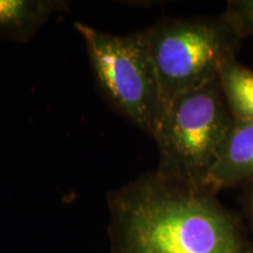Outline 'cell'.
I'll return each mask as SVG.
<instances>
[{
    "mask_svg": "<svg viewBox=\"0 0 253 253\" xmlns=\"http://www.w3.org/2000/svg\"><path fill=\"white\" fill-rule=\"evenodd\" d=\"M246 186H248V203H249L250 213H251V217L253 219V182L249 183Z\"/></svg>",
    "mask_w": 253,
    "mask_h": 253,
    "instance_id": "obj_9",
    "label": "cell"
},
{
    "mask_svg": "<svg viewBox=\"0 0 253 253\" xmlns=\"http://www.w3.org/2000/svg\"><path fill=\"white\" fill-rule=\"evenodd\" d=\"M233 122L219 79L175 97L153 138L155 172L167 181L205 191L208 175Z\"/></svg>",
    "mask_w": 253,
    "mask_h": 253,
    "instance_id": "obj_2",
    "label": "cell"
},
{
    "mask_svg": "<svg viewBox=\"0 0 253 253\" xmlns=\"http://www.w3.org/2000/svg\"><path fill=\"white\" fill-rule=\"evenodd\" d=\"M253 182V122L233 119L217 160L209 172L204 190L214 195L218 190L248 185Z\"/></svg>",
    "mask_w": 253,
    "mask_h": 253,
    "instance_id": "obj_5",
    "label": "cell"
},
{
    "mask_svg": "<svg viewBox=\"0 0 253 253\" xmlns=\"http://www.w3.org/2000/svg\"><path fill=\"white\" fill-rule=\"evenodd\" d=\"M219 84L232 118L253 122V69L232 60L221 68Z\"/></svg>",
    "mask_w": 253,
    "mask_h": 253,
    "instance_id": "obj_7",
    "label": "cell"
},
{
    "mask_svg": "<svg viewBox=\"0 0 253 253\" xmlns=\"http://www.w3.org/2000/svg\"><path fill=\"white\" fill-rule=\"evenodd\" d=\"M167 107L219 79L242 40L221 18H168L142 31Z\"/></svg>",
    "mask_w": 253,
    "mask_h": 253,
    "instance_id": "obj_4",
    "label": "cell"
},
{
    "mask_svg": "<svg viewBox=\"0 0 253 253\" xmlns=\"http://www.w3.org/2000/svg\"><path fill=\"white\" fill-rule=\"evenodd\" d=\"M112 253H244L235 221L210 192L148 172L108 194Z\"/></svg>",
    "mask_w": 253,
    "mask_h": 253,
    "instance_id": "obj_1",
    "label": "cell"
},
{
    "mask_svg": "<svg viewBox=\"0 0 253 253\" xmlns=\"http://www.w3.org/2000/svg\"><path fill=\"white\" fill-rule=\"evenodd\" d=\"M67 7L63 0H0V38L27 42L53 14Z\"/></svg>",
    "mask_w": 253,
    "mask_h": 253,
    "instance_id": "obj_6",
    "label": "cell"
},
{
    "mask_svg": "<svg viewBox=\"0 0 253 253\" xmlns=\"http://www.w3.org/2000/svg\"><path fill=\"white\" fill-rule=\"evenodd\" d=\"M221 18L240 40L253 36V0H231Z\"/></svg>",
    "mask_w": 253,
    "mask_h": 253,
    "instance_id": "obj_8",
    "label": "cell"
},
{
    "mask_svg": "<svg viewBox=\"0 0 253 253\" xmlns=\"http://www.w3.org/2000/svg\"><path fill=\"white\" fill-rule=\"evenodd\" d=\"M74 27L86 46L99 93L115 112L153 137L167 103L142 31L113 34L84 23Z\"/></svg>",
    "mask_w": 253,
    "mask_h": 253,
    "instance_id": "obj_3",
    "label": "cell"
}]
</instances>
